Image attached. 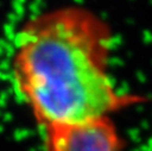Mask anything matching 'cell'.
Here are the masks:
<instances>
[{
	"mask_svg": "<svg viewBox=\"0 0 152 151\" xmlns=\"http://www.w3.org/2000/svg\"><path fill=\"white\" fill-rule=\"evenodd\" d=\"M112 46L110 26L83 6L52 8L20 26L12 82L43 128L110 117L144 101L113 81Z\"/></svg>",
	"mask_w": 152,
	"mask_h": 151,
	"instance_id": "6da1fadb",
	"label": "cell"
},
{
	"mask_svg": "<svg viewBox=\"0 0 152 151\" xmlns=\"http://www.w3.org/2000/svg\"><path fill=\"white\" fill-rule=\"evenodd\" d=\"M45 151H124V140L110 117L44 128Z\"/></svg>",
	"mask_w": 152,
	"mask_h": 151,
	"instance_id": "7a4b0ae2",
	"label": "cell"
}]
</instances>
